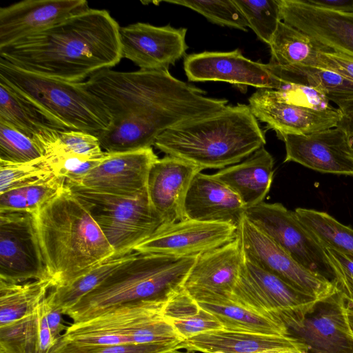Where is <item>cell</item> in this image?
I'll return each instance as SVG.
<instances>
[{
	"mask_svg": "<svg viewBox=\"0 0 353 353\" xmlns=\"http://www.w3.org/2000/svg\"><path fill=\"white\" fill-rule=\"evenodd\" d=\"M236 231L237 226L229 223L185 219L161 225L134 251L175 257L198 256L235 240Z\"/></svg>",
	"mask_w": 353,
	"mask_h": 353,
	"instance_id": "5bb4252c",
	"label": "cell"
},
{
	"mask_svg": "<svg viewBox=\"0 0 353 353\" xmlns=\"http://www.w3.org/2000/svg\"><path fill=\"white\" fill-rule=\"evenodd\" d=\"M348 152L350 157L353 160V139H350Z\"/></svg>",
	"mask_w": 353,
	"mask_h": 353,
	"instance_id": "f5cc1de1",
	"label": "cell"
},
{
	"mask_svg": "<svg viewBox=\"0 0 353 353\" xmlns=\"http://www.w3.org/2000/svg\"><path fill=\"white\" fill-rule=\"evenodd\" d=\"M244 256L237 239L197 256L183 285L196 301L230 299Z\"/></svg>",
	"mask_w": 353,
	"mask_h": 353,
	"instance_id": "ac0fdd59",
	"label": "cell"
},
{
	"mask_svg": "<svg viewBox=\"0 0 353 353\" xmlns=\"http://www.w3.org/2000/svg\"><path fill=\"white\" fill-rule=\"evenodd\" d=\"M244 215L305 268L335 283L325 250L294 211L279 203L263 201L248 208Z\"/></svg>",
	"mask_w": 353,
	"mask_h": 353,
	"instance_id": "30bf717a",
	"label": "cell"
},
{
	"mask_svg": "<svg viewBox=\"0 0 353 353\" xmlns=\"http://www.w3.org/2000/svg\"><path fill=\"white\" fill-rule=\"evenodd\" d=\"M158 159L152 148L108 152L79 183L98 192L135 198L147 192L149 172Z\"/></svg>",
	"mask_w": 353,
	"mask_h": 353,
	"instance_id": "e0dca14e",
	"label": "cell"
},
{
	"mask_svg": "<svg viewBox=\"0 0 353 353\" xmlns=\"http://www.w3.org/2000/svg\"><path fill=\"white\" fill-rule=\"evenodd\" d=\"M265 143L264 132L250 106L237 104L172 127L160 134L154 145L203 170L240 163Z\"/></svg>",
	"mask_w": 353,
	"mask_h": 353,
	"instance_id": "277c9868",
	"label": "cell"
},
{
	"mask_svg": "<svg viewBox=\"0 0 353 353\" xmlns=\"http://www.w3.org/2000/svg\"><path fill=\"white\" fill-rule=\"evenodd\" d=\"M49 157L52 160L56 173L59 176L63 179L65 183H80L88 172L103 159L90 160L61 153Z\"/></svg>",
	"mask_w": 353,
	"mask_h": 353,
	"instance_id": "ee69618b",
	"label": "cell"
},
{
	"mask_svg": "<svg viewBox=\"0 0 353 353\" xmlns=\"http://www.w3.org/2000/svg\"><path fill=\"white\" fill-rule=\"evenodd\" d=\"M305 353H353L346 301L339 290L316 302L302 320L286 325Z\"/></svg>",
	"mask_w": 353,
	"mask_h": 353,
	"instance_id": "4fadbf2b",
	"label": "cell"
},
{
	"mask_svg": "<svg viewBox=\"0 0 353 353\" xmlns=\"http://www.w3.org/2000/svg\"><path fill=\"white\" fill-rule=\"evenodd\" d=\"M197 353H305L303 345L289 335H266L219 330L180 343Z\"/></svg>",
	"mask_w": 353,
	"mask_h": 353,
	"instance_id": "d4e9b609",
	"label": "cell"
},
{
	"mask_svg": "<svg viewBox=\"0 0 353 353\" xmlns=\"http://www.w3.org/2000/svg\"><path fill=\"white\" fill-rule=\"evenodd\" d=\"M0 120L33 140L46 156L55 150L59 132L68 130L1 81Z\"/></svg>",
	"mask_w": 353,
	"mask_h": 353,
	"instance_id": "484cf974",
	"label": "cell"
},
{
	"mask_svg": "<svg viewBox=\"0 0 353 353\" xmlns=\"http://www.w3.org/2000/svg\"><path fill=\"white\" fill-rule=\"evenodd\" d=\"M118 23L88 8L0 48V58L37 74L81 83L122 57Z\"/></svg>",
	"mask_w": 353,
	"mask_h": 353,
	"instance_id": "7a4b0ae2",
	"label": "cell"
},
{
	"mask_svg": "<svg viewBox=\"0 0 353 353\" xmlns=\"http://www.w3.org/2000/svg\"><path fill=\"white\" fill-rule=\"evenodd\" d=\"M187 7L213 23L247 31L248 22L234 0L212 1H165Z\"/></svg>",
	"mask_w": 353,
	"mask_h": 353,
	"instance_id": "74e56055",
	"label": "cell"
},
{
	"mask_svg": "<svg viewBox=\"0 0 353 353\" xmlns=\"http://www.w3.org/2000/svg\"><path fill=\"white\" fill-rule=\"evenodd\" d=\"M37 307L30 315L0 327V353H37Z\"/></svg>",
	"mask_w": 353,
	"mask_h": 353,
	"instance_id": "8d00e7d4",
	"label": "cell"
},
{
	"mask_svg": "<svg viewBox=\"0 0 353 353\" xmlns=\"http://www.w3.org/2000/svg\"><path fill=\"white\" fill-rule=\"evenodd\" d=\"M196 302L200 307L214 316L223 330L266 335H288L286 326L276 316L257 313L234 303L231 299L217 303Z\"/></svg>",
	"mask_w": 353,
	"mask_h": 353,
	"instance_id": "f546056e",
	"label": "cell"
},
{
	"mask_svg": "<svg viewBox=\"0 0 353 353\" xmlns=\"http://www.w3.org/2000/svg\"><path fill=\"white\" fill-rule=\"evenodd\" d=\"M163 313L182 341L200 334L223 329L215 316L200 307L184 288L166 300Z\"/></svg>",
	"mask_w": 353,
	"mask_h": 353,
	"instance_id": "1f68e13d",
	"label": "cell"
},
{
	"mask_svg": "<svg viewBox=\"0 0 353 353\" xmlns=\"http://www.w3.org/2000/svg\"><path fill=\"white\" fill-rule=\"evenodd\" d=\"M65 185L85 205L115 253L134 251L162 225L147 192L128 198L98 192L77 183Z\"/></svg>",
	"mask_w": 353,
	"mask_h": 353,
	"instance_id": "ba28073f",
	"label": "cell"
},
{
	"mask_svg": "<svg viewBox=\"0 0 353 353\" xmlns=\"http://www.w3.org/2000/svg\"><path fill=\"white\" fill-rule=\"evenodd\" d=\"M54 174L57 175L49 156L26 163L0 161V194L26 183Z\"/></svg>",
	"mask_w": 353,
	"mask_h": 353,
	"instance_id": "ab89813d",
	"label": "cell"
},
{
	"mask_svg": "<svg viewBox=\"0 0 353 353\" xmlns=\"http://www.w3.org/2000/svg\"><path fill=\"white\" fill-rule=\"evenodd\" d=\"M236 239L246 260L316 301L326 299L339 290L334 283L299 264L245 215L237 226Z\"/></svg>",
	"mask_w": 353,
	"mask_h": 353,
	"instance_id": "8fae6325",
	"label": "cell"
},
{
	"mask_svg": "<svg viewBox=\"0 0 353 353\" xmlns=\"http://www.w3.org/2000/svg\"><path fill=\"white\" fill-rule=\"evenodd\" d=\"M346 301V300H345ZM346 305H347V307L351 310L352 311H353V302H348L346 301Z\"/></svg>",
	"mask_w": 353,
	"mask_h": 353,
	"instance_id": "db71d44e",
	"label": "cell"
},
{
	"mask_svg": "<svg viewBox=\"0 0 353 353\" xmlns=\"http://www.w3.org/2000/svg\"><path fill=\"white\" fill-rule=\"evenodd\" d=\"M34 218L54 287L68 283L115 254L85 205L65 185Z\"/></svg>",
	"mask_w": 353,
	"mask_h": 353,
	"instance_id": "3957f363",
	"label": "cell"
},
{
	"mask_svg": "<svg viewBox=\"0 0 353 353\" xmlns=\"http://www.w3.org/2000/svg\"><path fill=\"white\" fill-rule=\"evenodd\" d=\"M60 153L72 154L90 160L103 159L108 154L102 150L96 136L72 130L59 132L55 150L49 156Z\"/></svg>",
	"mask_w": 353,
	"mask_h": 353,
	"instance_id": "60d3db41",
	"label": "cell"
},
{
	"mask_svg": "<svg viewBox=\"0 0 353 353\" xmlns=\"http://www.w3.org/2000/svg\"><path fill=\"white\" fill-rule=\"evenodd\" d=\"M324 250L337 288L347 301L353 302V257L332 249Z\"/></svg>",
	"mask_w": 353,
	"mask_h": 353,
	"instance_id": "f6af8a7d",
	"label": "cell"
},
{
	"mask_svg": "<svg viewBox=\"0 0 353 353\" xmlns=\"http://www.w3.org/2000/svg\"><path fill=\"white\" fill-rule=\"evenodd\" d=\"M159 353H197V352H194L192 351H190V350L183 349V348L181 347L179 345L176 347H174L172 349H170V350H168L166 351L161 352Z\"/></svg>",
	"mask_w": 353,
	"mask_h": 353,
	"instance_id": "f907efd6",
	"label": "cell"
},
{
	"mask_svg": "<svg viewBox=\"0 0 353 353\" xmlns=\"http://www.w3.org/2000/svg\"><path fill=\"white\" fill-rule=\"evenodd\" d=\"M253 114L281 139L288 134L306 135L336 128L342 113L332 106L310 108L278 101L258 89L250 98Z\"/></svg>",
	"mask_w": 353,
	"mask_h": 353,
	"instance_id": "d6986e66",
	"label": "cell"
},
{
	"mask_svg": "<svg viewBox=\"0 0 353 353\" xmlns=\"http://www.w3.org/2000/svg\"><path fill=\"white\" fill-rule=\"evenodd\" d=\"M279 4L281 21L353 59V13L316 8L301 0H279Z\"/></svg>",
	"mask_w": 353,
	"mask_h": 353,
	"instance_id": "44dd1931",
	"label": "cell"
},
{
	"mask_svg": "<svg viewBox=\"0 0 353 353\" xmlns=\"http://www.w3.org/2000/svg\"><path fill=\"white\" fill-rule=\"evenodd\" d=\"M281 140L285 145V163H298L322 173L353 175L350 138L339 128L306 135L288 134Z\"/></svg>",
	"mask_w": 353,
	"mask_h": 353,
	"instance_id": "ffe728a7",
	"label": "cell"
},
{
	"mask_svg": "<svg viewBox=\"0 0 353 353\" xmlns=\"http://www.w3.org/2000/svg\"><path fill=\"white\" fill-rule=\"evenodd\" d=\"M179 345L146 343L117 345H86L68 341L61 337L50 353H159L176 347Z\"/></svg>",
	"mask_w": 353,
	"mask_h": 353,
	"instance_id": "b9f144b4",
	"label": "cell"
},
{
	"mask_svg": "<svg viewBox=\"0 0 353 353\" xmlns=\"http://www.w3.org/2000/svg\"><path fill=\"white\" fill-rule=\"evenodd\" d=\"M212 175L236 193L247 210L263 202L269 192L274 176V159L262 147L242 162Z\"/></svg>",
	"mask_w": 353,
	"mask_h": 353,
	"instance_id": "4316f807",
	"label": "cell"
},
{
	"mask_svg": "<svg viewBox=\"0 0 353 353\" xmlns=\"http://www.w3.org/2000/svg\"><path fill=\"white\" fill-rule=\"evenodd\" d=\"M166 300H143L110 308L68 326L62 339L86 345L168 343L181 339L164 316Z\"/></svg>",
	"mask_w": 353,
	"mask_h": 353,
	"instance_id": "52a82bcc",
	"label": "cell"
},
{
	"mask_svg": "<svg viewBox=\"0 0 353 353\" xmlns=\"http://www.w3.org/2000/svg\"><path fill=\"white\" fill-rule=\"evenodd\" d=\"M85 0H25L0 8V48L88 8Z\"/></svg>",
	"mask_w": 353,
	"mask_h": 353,
	"instance_id": "603a6c76",
	"label": "cell"
},
{
	"mask_svg": "<svg viewBox=\"0 0 353 353\" xmlns=\"http://www.w3.org/2000/svg\"><path fill=\"white\" fill-rule=\"evenodd\" d=\"M319 68L332 71L353 82V59L334 51L321 52L318 57Z\"/></svg>",
	"mask_w": 353,
	"mask_h": 353,
	"instance_id": "bcb514c9",
	"label": "cell"
},
{
	"mask_svg": "<svg viewBox=\"0 0 353 353\" xmlns=\"http://www.w3.org/2000/svg\"><path fill=\"white\" fill-rule=\"evenodd\" d=\"M44 156V151L37 143L0 120V161L26 163Z\"/></svg>",
	"mask_w": 353,
	"mask_h": 353,
	"instance_id": "f35d334b",
	"label": "cell"
},
{
	"mask_svg": "<svg viewBox=\"0 0 353 353\" xmlns=\"http://www.w3.org/2000/svg\"><path fill=\"white\" fill-rule=\"evenodd\" d=\"M186 219L238 226L246 208L238 195L212 174L199 172L185 201Z\"/></svg>",
	"mask_w": 353,
	"mask_h": 353,
	"instance_id": "cb8c5ba5",
	"label": "cell"
},
{
	"mask_svg": "<svg viewBox=\"0 0 353 353\" xmlns=\"http://www.w3.org/2000/svg\"><path fill=\"white\" fill-rule=\"evenodd\" d=\"M257 37L270 44L281 21L279 0H234Z\"/></svg>",
	"mask_w": 353,
	"mask_h": 353,
	"instance_id": "d590c367",
	"label": "cell"
},
{
	"mask_svg": "<svg viewBox=\"0 0 353 353\" xmlns=\"http://www.w3.org/2000/svg\"><path fill=\"white\" fill-rule=\"evenodd\" d=\"M65 180L54 174L34 180L0 194V212L36 213L65 186Z\"/></svg>",
	"mask_w": 353,
	"mask_h": 353,
	"instance_id": "836d02e7",
	"label": "cell"
},
{
	"mask_svg": "<svg viewBox=\"0 0 353 353\" xmlns=\"http://www.w3.org/2000/svg\"><path fill=\"white\" fill-rule=\"evenodd\" d=\"M201 171L194 164L170 155L154 163L148 175L147 192L162 225L186 219V195L193 179Z\"/></svg>",
	"mask_w": 353,
	"mask_h": 353,
	"instance_id": "7402d4cb",
	"label": "cell"
},
{
	"mask_svg": "<svg viewBox=\"0 0 353 353\" xmlns=\"http://www.w3.org/2000/svg\"><path fill=\"white\" fill-rule=\"evenodd\" d=\"M53 287L52 279L18 283L0 280V327L32 314Z\"/></svg>",
	"mask_w": 353,
	"mask_h": 353,
	"instance_id": "4dcf8cb0",
	"label": "cell"
},
{
	"mask_svg": "<svg viewBox=\"0 0 353 353\" xmlns=\"http://www.w3.org/2000/svg\"><path fill=\"white\" fill-rule=\"evenodd\" d=\"M230 299L257 313L274 316L285 326L302 320L317 301L245 258Z\"/></svg>",
	"mask_w": 353,
	"mask_h": 353,
	"instance_id": "9c48e42d",
	"label": "cell"
},
{
	"mask_svg": "<svg viewBox=\"0 0 353 353\" xmlns=\"http://www.w3.org/2000/svg\"><path fill=\"white\" fill-rule=\"evenodd\" d=\"M46 302L47 321L53 337L59 342L68 326L63 323V314L61 311L52 305L46 297Z\"/></svg>",
	"mask_w": 353,
	"mask_h": 353,
	"instance_id": "7dc6e473",
	"label": "cell"
},
{
	"mask_svg": "<svg viewBox=\"0 0 353 353\" xmlns=\"http://www.w3.org/2000/svg\"><path fill=\"white\" fill-rule=\"evenodd\" d=\"M316 8L343 13H353V0H301Z\"/></svg>",
	"mask_w": 353,
	"mask_h": 353,
	"instance_id": "c3c4849f",
	"label": "cell"
},
{
	"mask_svg": "<svg viewBox=\"0 0 353 353\" xmlns=\"http://www.w3.org/2000/svg\"><path fill=\"white\" fill-rule=\"evenodd\" d=\"M196 258L134 251L65 315L71 318L73 323H77L122 304L143 300H167L183 288Z\"/></svg>",
	"mask_w": 353,
	"mask_h": 353,
	"instance_id": "5b68a950",
	"label": "cell"
},
{
	"mask_svg": "<svg viewBox=\"0 0 353 353\" xmlns=\"http://www.w3.org/2000/svg\"><path fill=\"white\" fill-rule=\"evenodd\" d=\"M268 70L281 81L313 89L334 103L353 100V82L332 71L300 64H266Z\"/></svg>",
	"mask_w": 353,
	"mask_h": 353,
	"instance_id": "83f0119b",
	"label": "cell"
},
{
	"mask_svg": "<svg viewBox=\"0 0 353 353\" xmlns=\"http://www.w3.org/2000/svg\"><path fill=\"white\" fill-rule=\"evenodd\" d=\"M347 318L351 333L353 336V311L347 307Z\"/></svg>",
	"mask_w": 353,
	"mask_h": 353,
	"instance_id": "816d5d0a",
	"label": "cell"
},
{
	"mask_svg": "<svg viewBox=\"0 0 353 353\" xmlns=\"http://www.w3.org/2000/svg\"><path fill=\"white\" fill-rule=\"evenodd\" d=\"M186 32L185 28L156 26L142 22L120 27L122 57L141 70H168L170 65L186 56Z\"/></svg>",
	"mask_w": 353,
	"mask_h": 353,
	"instance_id": "9a60e30c",
	"label": "cell"
},
{
	"mask_svg": "<svg viewBox=\"0 0 353 353\" xmlns=\"http://www.w3.org/2000/svg\"><path fill=\"white\" fill-rule=\"evenodd\" d=\"M264 90L268 96L281 102L317 108L330 106L328 100L321 93L301 85L282 82L278 90Z\"/></svg>",
	"mask_w": 353,
	"mask_h": 353,
	"instance_id": "7bdbcfd3",
	"label": "cell"
},
{
	"mask_svg": "<svg viewBox=\"0 0 353 353\" xmlns=\"http://www.w3.org/2000/svg\"><path fill=\"white\" fill-rule=\"evenodd\" d=\"M81 83L101 100L111 117L110 127L97 136L108 153L152 148L165 130L216 114L228 102L205 97V91L165 70L105 69Z\"/></svg>",
	"mask_w": 353,
	"mask_h": 353,
	"instance_id": "6da1fadb",
	"label": "cell"
},
{
	"mask_svg": "<svg viewBox=\"0 0 353 353\" xmlns=\"http://www.w3.org/2000/svg\"><path fill=\"white\" fill-rule=\"evenodd\" d=\"M270 62L290 65L318 67L321 52L332 50L307 34L281 21L269 44Z\"/></svg>",
	"mask_w": 353,
	"mask_h": 353,
	"instance_id": "f1b7e54d",
	"label": "cell"
},
{
	"mask_svg": "<svg viewBox=\"0 0 353 353\" xmlns=\"http://www.w3.org/2000/svg\"><path fill=\"white\" fill-rule=\"evenodd\" d=\"M0 81L32 103L66 130L97 136L110 125L103 103L81 83L21 70L0 58Z\"/></svg>",
	"mask_w": 353,
	"mask_h": 353,
	"instance_id": "8992f818",
	"label": "cell"
},
{
	"mask_svg": "<svg viewBox=\"0 0 353 353\" xmlns=\"http://www.w3.org/2000/svg\"><path fill=\"white\" fill-rule=\"evenodd\" d=\"M336 105L342 113L336 128L345 131L350 139H353V100L340 101Z\"/></svg>",
	"mask_w": 353,
	"mask_h": 353,
	"instance_id": "681fc988",
	"label": "cell"
},
{
	"mask_svg": "<svg viewBox=\"0 0 353 353\" xmlns=\"http://www.w3.org/2000/svg\"><path fill=\"white\" fill-rule=\"evenodd\" d=\"M134 252L115 253L68 283L52 288L46 296L48 301L65 315L70 308L102 283Z\"/></svg>",
	"mask_w": 353,
	"mask_h": 353,
	"instance_id": "d6a6232c",
	"label": "cell"
},
{
	"mask_svg": "<svg viewBox=\"0 0 353 353\" xmlns=\"http://www.w3.org/2000/svg\"><path fill=\"white\" fill-rule=\"evenodd\" d=\"M183 68L188 81L192 82L224 81L270 90H278L282 83L266 64L247 59L239 49L188 54Z\"/></svg>",
	"mask_w": 353,
	"mask_h": 353,
	"instance_id": "2e32d148",
	"label": "cell"
},
{
	"mask_svg": "<svg viewBox=\"0 0 353 353\" xmlns=\"http://www.w3.org/2000/svg\"><path fill=\"white\" fill-rule=\"evenodd\" d=\"M46 279L51 278L41 252L34 214L0 212V280L18 283Z\"/></svg>",
	"mask_w": 353,
	"mask_h": 353,
	"instance_id": "7c38bea8",
	"label": "cell"
},
{
	"mask_svg": "<svg viewBox=\"0 0 353 353\" xmlns=\"http://www.w3.org/2000/svg\"><path fill=\"white\" fill-rule=\"evenodd\" d=\"M298 218L323 249L329 248L353 257V229L326 212L298 208Z\"/></svg>",
	"mask_w": 353,
	"mask_h": 353,
	"instance_id": "e575fe53",
	"label": "cell"
}]
</instances>
